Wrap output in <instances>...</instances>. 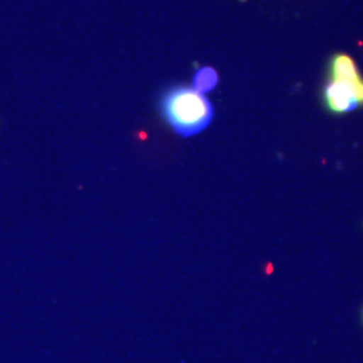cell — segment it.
<instances>
[{"mask_svg": "<svg viewBox=\"0 0 363 363\" xmlns=\"http://www.w3.org/2000/svg\"><path fill=\"white\" fill-rule=\"evenodd\" d=\"M160 112L169 127L182 138L206 130L213 116V105L205 94L189 86H174L160 100Z\"/></svg>", "mask_w": 363, "mask_h": 363, "instance_id": "obj_1", "label": "cell"}, {"mask_svg": "<svg viewBox=\"0 0 363 363\" xmlns=\"http://www.w3.org/2000/svg\"><path fill=\"white\" fill-rule=\"evenodd\" d=\"M330 81L347 84L355 93L358 104L363 106V78L350 55L340 52L331 58Z\"/></svg>", "mask_w": 363, "mask_h": 363, "instance_id": "obj_2", "label": "cell"}, {"mask_svg": "<svg viewBox=\"0 0 363 363\" xmlns=\"http://www.w3.org/2000/svg\"><path fill=\"white\" fill-rule=\"evenodd\" d=\"M323 99L327 109L335 115L347 113L357 109L359 104L357 96L347 84L330 81L323 91Z\"/></svg>", "mask_w": 363, "mask_h": 363, "instance_id": "obj_3", "label": "cell"}, {"mask_svg": "<svg viewBox=\"0 0 363 363\" xmlns=\"http://www.w3.org/2000/svg\"><path fill=\"white\" fill-rule=\"evenodd\" d=\"M218 82V74L211 67H202L195 73L193 78V88L195 91L205 94L213 91Z\"/></svg>", "mask_w": 363, "mask_h": 363, "instance_id": "obj_4", "label": "cell"}]
</instances>
